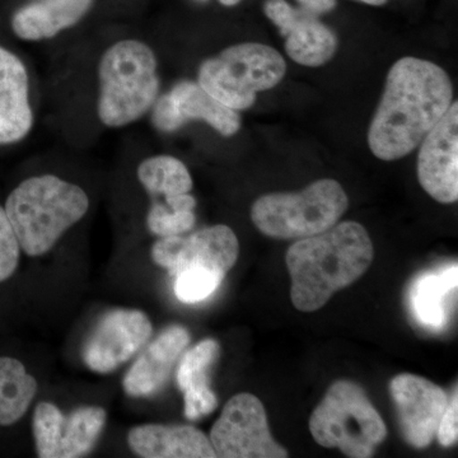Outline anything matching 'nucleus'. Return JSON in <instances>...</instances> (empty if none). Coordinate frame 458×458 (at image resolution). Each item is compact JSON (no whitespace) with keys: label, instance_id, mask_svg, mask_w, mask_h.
I'll list each match as a JSON object with an SVG mask.
<instances>
[{"label":"nucleus","instance_id":"nucleus-1","mask_svg":"<svg viewBox=\"0 0 458 458\" xmlns=\"http://www.w3.org/2000/svg\"><path fill=\"white\" fill-rule=\"evenodd\" d=\"M452 102L454 86L445 69L418 57L397 60L370 122L369 149L382 161L403 158L421 143Z\"/></svg>","mask_w":458,"mask_h":458},{"label":"nucleus","instance_id":"nucleus-2","mask_svg":"<svg viewBox=\"0 0 458 458\" xmlns=\"http://www.w3.org/2000/svg\"><path fill=\"white\" fill-rule=\"evenodd\" d=\"M373 258L372 240L358 222L336 223L322 233L298 240L285 256L295 309H322L336 292L357 282Z\"/></svg>","mask_w":458,"mask_h":458},{"label":"nucleus","instance_id":"nucleus-3","mask_svg":"<svg viewBox=\"0 0 458 458\" xmlns=\"http://www.w3.org/2000/svg\"><path fill=\"white\" fill-rule=\"evenodd\" d=\"M3 207L22 255L40 259L82 221L89 209V198L73 182L55 174H40L18 183Z\"/></svg>","mask_w":458,"mask_h":458},{"label":"nucleus","instance_id":"nucleus-4","mask_svg":"<svg viewBox=\"0 0 458 458\" xmlns=\"http://www.w3.org/2000/svg\"><path fill=\"white\" fill-rule=\"evenodd\" d=\"M98 114L107 128H123L152 110L159 98L158 60L146 42L111 45L98 65Z\"/></svg>","mask_w":458,"mask_h":458},{"label":"nucleus","instance_id":"nucleus-5","mask_svg":"<svg viewBox=\"0 0 458 458\" xmlns=\"http://www.w3.org/2000/svg\"><path fill=\"white\" fill-rule=\"evenodd\" d=\"M349 208L345 190L335 180L322 179L300 192H276L252 204L251 219L265 236L303 240L336 225Z\"/></svg>","mask_w":458,"mask_h":458},{"label":"nucleus","instance_id":"nucleus-6","mask_svg":"<svg viewBox=\"0 0 458 458\" xmlns=\"http://www.w3.org/2000/svg\"><path fill=\"white\" fill-rule=\"evenodd\" d=\"M310 430L322 447L339 448L351 458H369L385 442L387 428L363 388L336 381L313 410Z\"/></svg>","mask_w":458,"mask_h":458},{"label":"nucleus","instance_id":"nucleus-7","mask_svg":"<svg viewBox=\"0 0 458 458\" xmlns=\"http://www.w3.org/2000/svg\"><path fill=\"white\" fill-rule=\"evenodd\" d=\"M286 63L279 51L259 44L232 45L199 68L198 83L232 110L254 106L258 93L282 82Z\"/></svg>","mask_w":458,"mask_h":458},{"label":"nucleus","instance_id":"nucleus-8","mask_svg":"<svg viewBox=\"0 0 458 458\" xmlns=\"http://www.w3.org/2000/svg\"><path fill=\"white\" fill-rule=\"evenodd\" d=\"M106 420V410L101 406H80L71 414L65 415L55 403L40 401L33 408L31 423L36 456H87L98 442Z\"/></svg>","mask_w":458,"mask_h":458},{"label":"nucleus","instance_id":"nucleus-9","mask_svg":"<svg viewBox=\"0 0 458 458\" xmlns=\"http://www.w3.org/2000/svg\"><path fill=\"white\" fill-rule=\"evenodd\" d=\"M209 441L216 457H288V451L271 437L264 405L252 394H234L225 403L210 430Z\"/></svg>","mask_w":458,"mask_h":458},{"label":"nucleus","instance_id":"nucleus-10","mask_svg":"<svg viewBox=\"0 0 458 458\" xmlns=\"http://www.w3.org/2000/svg\"><path fill=\"white\" fill-rule=\"evenodd\" d=\"M238 255L236 233L225 225L204 227L189 236L158 238L150 250L153 262L171 276L185 269L212 270L225 276L236 265Z\"/></svg>","mask_w":458,"mask_h":458},{"label":"nucleus","instance_id":"nucleus-11","mask_svg":"<svg viewBox=\"0 0 458 458\" xmlns=\"http://www.w3.org/2000/svg\"><path fill=\"white\" fill-rule=\"evenodd\" d=\"M152 335V321L146 312L135 309L111 310L98 319L84 343V364L99 375L113 373L135 357Z\"/></svg>","mask_w":458,"mask_h":458},{"label":"nucleus","instance_id":"nucleus-12","mask_svg":"<svg viewBox=\"0 0 458 458\" xmlns=\"http://www.w3.org/2000/svg\"><path fill=\"white\" fill-rule=\"evenodd\" d=\"M153 126L162 132H174L192 120H201L223 137H233L241 129V117L213 98L198 82L181 81L152 107Z\"/></svg>","mask_w":458,"mask_h":458},{"label":"nucleus","instance_id":"nucleus-13","mask_svg":"<svg viewBox=\"0 0 458 458\" xmlns=\"http://www.w3.org/2000/svg\"><path fill=\"white\" fill-rule=\"evenodd\" d=\"M390 394L403 438L417 450L427 448L447 406L445 391L423 377L403 373L391 379Z\"/></svg>","mask_w":458,"mask_h":458},{"label":"nucleus","instance_id":"nucleus-14","mask_svg":"<svg viewBox=\"0 0 458 458\" xmlns=\"http://www.w3.org/2000/svg\"><path fill=\"white\" fill-rule=\"evenodd\" d=\"M418 180L429 197L442 204L458 199V104L447 113L419 144Z\"/></svg>","mask_w":458,"mask_h":458},{"label":"nucleus","instance_id":"nucleus-15","mask_svg":"<svg viewBox=\"0 0 458 458\" xmlns=\"http://www.w3.org/2000/svg\"><path fill=\"white\" fill-rule=\"evenodd\" d=\"M264 9L285 38L286 54L298 64L318 68L335 55L336 35L315 14L295 9L286 0H267Z\"/></svg>","mask_w":458,"mask_h":458},{"label":"nucleus","instance_id":"nucleus-16","mask_svg":"<svg viewBox=\"0 0 458 458\" xmlns=\"http://www.w3.org/2000/svg\"><path fill=\"white\" fill-rule=\"evenodd\" d=\"M190 340L191 337L186 327L172 325L165 328L123 377V393L132 399H144L158 394L170 379L172 369L188 348Z\"/></svg>","mask_w":458,"mask_h":458},{"label":"nucleus","instance_id":"nucleus-17","mask_svg":"<svg viewBox=\"0 0 458 458\" xmlns=\"http://www.w3.org/2000/svg\"><path fill=\"white\" fill-rule=\"evenodd\" d=\"M32 126L26 66L16 54L0 47V146L25 140Z\"/></svg>","mask_w":458,"mask_h":458},{"label":"nucleus","instance_id":"nucleus-18","mask_svg":"<svg viewBox=\"0 0 458 458\" xmlns=\"http://www.w3.org/2000/svg\"><path fill=\"white\" fill-rule=\"evenodd\" d=\"M129 448L141 458H216L209 437L192 426L143 424L128 433Z\"/></svg>","mask_w":458,"mask_h":458},{"label":"nucleus","instance_id":"nucleus-19","mask_svg":"<svg viewBox=\"0 0 458 458\" xmlns=\"http://www.w3.org/2000/svg\"><path fill=\"white\" fill-rule=\"evenodd\" d=\"M219 354V344L213 339H205L181 358L176 381L183 394V411L189 420H199L218 408V397L210 387L209 372Z\"/></svg>","mask_w":458,"mask_h":458},{"label":"nucleus","instance_id":"nucleus-20","mask_svg":"<svg viewBox=\"0 0 458 458\" xmlns=\"http://www.w3.org/2000/svg\"><path fill=\"white\" fill-rule=\"evenodd\" d=\"M93 0H33L13 14L12 31L21 40L44 41L83 20Z\"/></svg>","mask_w":458,"mask_h":458},{"label":"nucleus","instance_id":"nucleus-21","mask_svg":"<svg viewBox=\"0 0 458 458\" xmlns=\"http://www.w3.org/2000/svg\"><path fill=\"white\" fill-rule=\"evenodd\" d=\"M38 393V378L22 358L0 351V442L20 426Z\"/></svg>","mask_w":458,"mask_h":458},{"label":"nucleus","instance_id":"nucleus-22","mask_svg":"<svg viewBox=\"0 0 458 458\" xmlns=\"http://www.w3.org/2000/svg\"><path fill=\"white\" fill-rule=\"evenodd\" d=\"M457 264L426 273L415 280L410 291L412 315L421 327L429 330H442L447 322L448 295L457 289Z\"/></svg>","mask_w":458,"mask_h":458},{"label":"nucleus","instance_id":"nucleus-23","mask_svg":"<svg viewBox=\"0 0 458 458\" xmlns=\"http://www.w3.org/2000/svg\"><path fill=\"white\" fill-rule=\"evenodd\" d=\"M138 181L153 199H168L191 192V174L182 161L174 156H153L144 159L138 165Z\"/></svg>","mask_w":458,"mask_h":458},{"label":"nucleus","instance_id":"nucleus-24","mask_svg":"<svg viewBox=\"0 0 458 458\" xmlns=\"http://www.w3.org/2000/svg\"><path fill=\"white\" fill-rule=\"evenodd\" d=\"M22 261L20 243L9 222L4 207L0 205V310L5 306L8 286L16 282Z\"/></svg>","mask_w":458,"mask_h":458},{"label":"nucleus","instance_id":"nucleus-25","mask_svg":"<svg viewBox=\"0 0 458 458\" xmlns=\"http://www.w3.org/2000/svg\"><path fill=\"white\" fill-rule=\"evenodd\" d=\"M174 291L182 303H198L218 291L225 276L207 269H185L174 276Z\"/></svg>","mask_w":458,"mask_h":458},{"label":"nucleus","instance_id":"nucleus-26","mask_svg":"<svg viewBox=\"0 0 458 458\" xmlns=\"http://www.w3.org/2000/svg\"><path fill=\"white\" fill-rule=\"evenodd\" d=\"M148 231L153 236L171 237L189 233L197 225L195 212H174L158 201H152L146 216Z\"/></svg>","mask_w":458,"mask_h":458},{"label":"nucleus","instance_id":"nucleus-27","mask_svg":"<svg viewBox=\"0 0 458 458\" xmlns=\"http://www.w3.org/2000/svg\"><path fill=\"white\" fill-rule=\"evenodd\" d=\"M437 438L442 447H451L458 438V394L457 388L448 400L441 421H439Z\"/></svg>","mask_w":458,"mask_h":458},{"label":"nucleus","instance_id":"nucleus-28","mask_svg":"<svg viewBox=\"0 0 458 458\" xmlns=\"http://www.w3.org/2000/svg\"><path fill=\"white\" fill-rule=\"evenodd\" d=\"M304 11L319 16V14L327 13L336 7V0H298Z\"/></svg>","mask_w":458,"mask_h":458},{"label":"nucleus","instance_id":"nucleus-29","mask_svg":"<svg viewBox=\"0 0 458 458\" xmlns=\"http://www.w3.org/2000/svg\"><path fill=\"white\" fill-rule=\"evenodd\" d=\"M360 2L366 3V4L370 5H382L385 4L387 0H360Z\"/></svg>","mask_w":458,"mask_h":458},{"label":"nucleus","instance_id":"nucleus-30","mask_svg":"<svg viewBox=\"0 0 458 458\" xmlns=\"http://www.w3.org/2000/svg\"><path fill=\"white\" fill-rule=\"evenodd\" d=\"M219 2H221L223 5H225V7H233V5L238 4L241 0H219Z\"/></svg>","mask_w":458,"mask_h":458}]
</instances>
